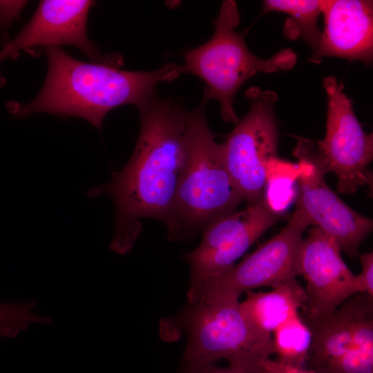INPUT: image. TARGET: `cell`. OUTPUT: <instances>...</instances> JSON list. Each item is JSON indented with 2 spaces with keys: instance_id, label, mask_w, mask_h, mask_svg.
Instances as JSON below:
<instances>
[{
  "instance_id": "6da1fadb",
  "label": "cell",
  "mask_w": 373,
  "mask_h": 373,
  "mask_svg": "<svg viewBox=\"0 0 373 373\" xmlns=\"http://www.w3.org/2000/svg\"><path fill=\"white\" fill-rule=\"evenodd\" d=\"M137 109L140 129L129 160L109 182L87 192L90 198H112L116 218L110 247L120 255L132 249L142 220H167L186 152L189 112L156 93Z\"/></svg>"
},
{
  "instance_id": "7a4b0ae2",
  "label": "cell",
  "mask_w": 373,
  "mask_h": 373,
  "mask_svg": "<svg viewBox=\"0 0 373 373\" xmlns=\"http://www.w3.org/2000/svg\"><path fill=\"white\" fill-rule=\"evenodd\" d=\"M48 72L44 86L31 102L8 104L19 117L37 113L73 116L101 129L106 115L124 104L137 108L155 93L160 82H171L175 64L151 71H128L104 63L84 62L59 46L45 48Z\"/></svg>"
},
{
  "instance_id": "3957f363",
  "label": "cell",
  "mask_w": 373,
  "mask_h": 373,
  "mask_svg": "<svg viewBox=\"0 0 373 373\" xmlns=\"http://www.w3.org/2000/svg\"><path fill=\"white\" fill-rule=\"evenodd\" d=\"M203 99L188 113L186 152L172 208L164 223L171 241L191 238L242 202L226 168L222 144L210 129Z\"/></svg>"
},
{
  "instance_id": "277c9868",
  "label": "cell",
  "mask_w": 373,
  "mask_h": 373,
  "mask_svg": "<svg viewBox=\"0 0 373 373\" xmlns=\"http://www.w3.org/2000/svg\"><path fill=\"white\" fill-rule=\"evenodd\" d=\"M240 15L235 1H222L218 17L213 21L215 31L206 43L185 52L184 63L172 71L173 79L183 73L200 78L205 83L202 99L220 103L224 122L239 120L233 99L242 84L259 73L289 70L297 61L296 54L284 48L268 59L254 55L247 48L245 36L236 31Z\"/></svg>"
},
{
  "instance_id": "5b68a950",
  "label": "cell",
  "mask_w": 373,
  "mask_h": 373,
  "mask_svg": "<svg viewBox=\"0 0 373 373\" xmlns=\"http://www.w3.org/2000/svg\"><path fill=\"white\" fill-rule=\"evenodd\" d=\"M190 305L185 314L186 365L215 364L224 359L255 373L274 354L271 335L253 325L239 299H200Z\"/></svg>"
},
{
  "instance_id": "8992f818",
  "label": "cell",
  "mask_w": 373,
  "mask_h": 373,
  "mask_svg": "<svg viewBox=\"0 0 373 373\" xmlns=\"http://www.w3.org/2000/svg\"><path fill=\"white\" fill-rule=\"evenodd\" d=\"M248 113L235 124L222 144L224 164L242 201H262L269 170L278 158V130L275 116L278 95L251 86L245 92Z\"/></svg>"
},
{
  "instance_id": "52a82bcc",
  "label": "cell",
  "mask_w": 373,
  "mask_h": 373,
  "mask_svg": "<svg viewBox=\"0 0 373 373\" xmlns=\"http://www.w3.org/2000/svg\"><path fill=\"white\" fill-rule=\"evenodd\" d=\"M327 98L325 135L312 142L297 137L298 143L337 178V190L352 194L360 186L372 185L368 166L373 159V135L358 122L343 86L334 76L323 79Z\"/></svg>"
},
{
  "instance_id": "ba28073f",
  "label": "cell",
  "mask_w": 373,
  "mask_h": 373,
  "mask_svg": "<svg viewBox=\"0 0 373 373\" xmlns=\"http://www.w3.org/2000/svg\"><path fill=\"white\" fill-rule=\"evenodd\" d=\"M264 199L247 209L224 215L201 233L199 246L184 254L190 266L187 293L192 303L200 289L234 265V262L280 219Z\"/></svg>"
},
{
  "instance_id": "9c48e42d",
  "label": "cell",
  "mask_w": 373,
  "mask_h": 373,
  "mask_svg": "<svg viewBox=\"0 0 373 373\" xmlns=\"http://www.w3.org/2000/svg\"><path fill=\"white\" fill-rule=\"evenodd\" d=\"M311 225L296 207L287 224L237 265L206 283L192 304L200 299L235 298L243 292L276 286L296 278V260L304 231Z\"/></svg>"
},
{
  "instance_id": "30bf717a",
  "label": "cell",
  "mask_w": 373,
  "mask_h": 373,
  "mask_svg": "<svg viewBox=\"0 0 373 373\" xmlns=\"http://www.w3.org/2000/svg\"><path fill=\"white\" fill-rule=\"evenodd\" d=\"M294 155L299 160L296 208L341 251L351 258L357 256L361 244L372 231V219L358 213L338 197L325 181L324 166L314 155L297 145Z\"/></svg>"
},
{
  "instance_id": "8fae6325",
  "label": "cell",
  "mask_w": 373,
  "mask_h": 373,
  "mask_svg": "<svg viewBox=\"0 0 373 373\" xmlns=\"http://www.w3.org/2000/svg\"><path fill=\"white\" fill-rule=\"evenodd\" d=\"M336 243L314 227L300 244L296 260L297 276L306 281L304 319L326 317L345 301L361 293L357 275L347 267Z\"/></svg>"
},
{
  "instance_id": "7c38bea8",
  "label": "cell",
  "mask_w": 373,
  "mask_h": 373,
  "mask_svg": "<svg viewBox=\"0 0 373 373\" xmlns=\"http://www.w3.org/2000/svg\"><path fill=\"white\" fill-rule=\"evenodd\" d=\"M93 4L87 0L40 1L29 21L0 51V63L22 49L64 44L79 48L93 62L121 67L123 61L119 55H102L88 37L87 18Z\"/></svg>"
},
{
  "instance_id": "4fadbf2b",
  "label": "cell",
  "mask_w": 373,
  "mask_h": 373,
  "mask_svg": "<svg viewBox=\"0 0 373 373\" xmlns=\"http://www.w3.org/2000/svg\"><path fill=\"white\" fill-rule=\"evenodd\" d=\"M324 30L309 58L318 64L324 57L372 63L373 3L367 0H323Z\"/></svg>"
},
{
  "instance_id": "5bb4252c",
  "label": "cell",
  "mask_w": 373,
  "mask_h": 373,
  "mask_svg": "<svg viewBox=\"0 0 373 373\" xmlns=\"http://www.w3.org/2000/svg\"><path fill=\"white\" fill-rule=\"evenodd\" d=\"M363 294L352 296L329 316L303 319L311 332L305 368L325 373L354 345L353 329Z\"/></svg>"
},
{
  "instance_id": "9a60e30c",
  "label": "cell",
  "mask_w": 373,
  "mask_h": 373,
  "mask_svg": "<svg viewBox=\"0 0 373 373\" xmlns=\"http://www.w3.org/2000/svg\"><path fill=\"white\" fill-rule=\"evenodd\" d=\"M306 298L305 289L294 278L267 292L247 291L246 298L240 304L257 329L271 335L277 327L303 310Z\"/></svg>"
},
{
  "instance_id": "2e32d148",
  "label": "cell",
  "mask_w": 373,
  "mask_h": 373,
  "mask_svg": "<svg viewBox=\"0 0 373 373\" xmlns=\"http://www.w3.org/2000/svg\"><path fill=\"white\" fill-rule=\"evenodd\" d=\"M322 9L323 0H266L260 15L274 11L288 15L283 29L285 35L291 39L305 40L314 51L322 35L317 26Z\"/></svg>"
},
{
  "instance_id": "e0dca14e",
  "label": "cell",
  "mask_w": 373,
  "mask_h": 373,
  "mask_svg": "<svg viewBox=\"0 0 373 373\" xmlns=\"http://www.w3.org/2000/svg\"><path fill=\"white\" fill-rule=\"evenodd\" d=\"M354 345L325 373H373V298L363 296L353 329Z\"/></svg>"
},
{
  "instance_id": "ac0fdd59",
  "label": "cell",
  "mask_w": 373,
  "mask_h": 373,
  "mask_svg": "<svg viewBox=\"0 0 373 373\" xmlns=\"http://www.w3.org/2000/svg\"><path fill=\"white\" fill-rule=\"evenodd\" d=\"M274 354L277 361L305 368L311 345V332L300 314L293 316L273 332Z\"/></svg>"
},
{
  "instance_id": "d6986e66",
  "label": "cell",
  "mask_w": 373,
  "mask_h": 373,
  "mask_svg": "<svg viewBox=\"0 0 373 373\" xmlns=\"http://www.w3.org/2000/svg\"><path fill=\"white\" fill-rule=\"evenodd\" d=\"M298 171V164L279 157L274 161L269 170L265 198L272 209L280 214L292 199L293 186Z\"/></svg>"
},
{
  "instance_id": "ffe728a7",
  "label": "cell",
  "mask_w": 373,
  "mask_h": 373,
  "mask_svg": "<svg viewBox=\"0 0 373 373\" xmlns=\"http://www.w3.org/2000/svg\"><path fill=\"white\" fill-rule=\"evenodd\" d=\"M35 305L34 300L0 303V337H16L31 323H51V318L34 313Z\"/></svg>"
},
{
  "instance_id": "44dd1931",
  "label": "cell",
  "mask_w": 373,
  "mask_h": 373,
  "mask_svg": "<svg viewBox=\"0 0 373 373\" xmlns=\"http://www.w3.org/2000/svg\"><path fill=\"white\" fill-rule=\"evenodd\" d=\"M26 3L25 1H0V30L3 38L6 37L8 27L19 17Z\"/></svg>"
},
{
  "instance_id": "7402d4cb",
  "label": "cell",
  "mask_w": 373,
  "mask_h": 373,
  "mask_svg": "<svg viewBox=\"0 0 373 373\" xmlns=\"http://www.w3.org/2000/svg\"><path fill=\"white\" fill-rule=\"evenodd\" d=\"M359 260L362 266L361 272L357 275L361 293L373 298V253L361 254Z\"/></svg>"
},
{
  "instance_id": "603a6c76",
  "label": "cell",
  "mask_w": 373,
  "mask_h": 373,
  "mask_svg": "<svg viewBox=\"0 0 373 373\" xmlns=\"http://www.w3.org/2000/svg\"><path fill=\"white\" fill-rule=\"evenodd\" d=\"M185 373H251L243 367L229 364L222 367L215 364L188 365Z\"/></svg>"
},
{
  "instance_id": "cb8c5ba5",
  "label": "cell",
  "mask_w": 373,
  "mask_h": 373,
  "mask_svg": "<svg viewBox=\"0 0 373 373\" xmlns=\"http://www.w3.org/2000/svg\"><path fill=\"white\" fill-rule=\"evenodd\" d=\"M262 367L267 373H318L307 368L289 365L271 358L265 361Z\"/></svg>"
},
{
  "instance_id": "d4e9b609",
  "label": "cell",
  "mask_w": 373,
  "mask_h": 373,
  "mask_svg": "<svg viewBox=\"0 0 373 373\" xmlns=\"http://www.w3.org/2000/svg\"><path fill=\"white\" fill-rule=\"evenodd\" d=\"M255 373H267L263 368Z\"/></svg>"
}]
</instances>
